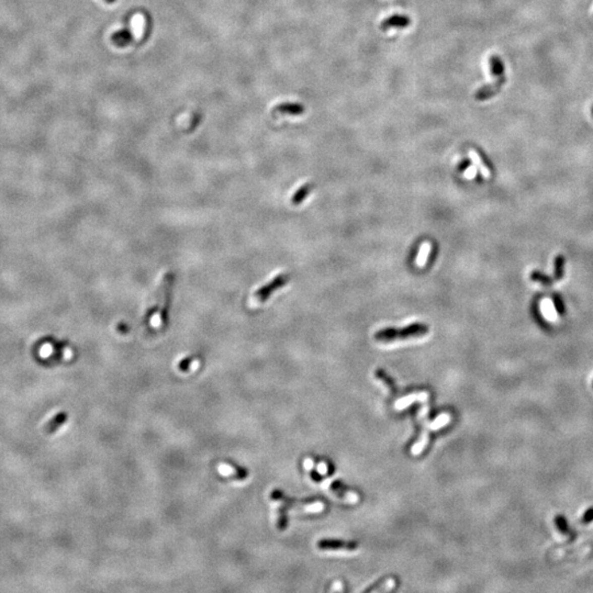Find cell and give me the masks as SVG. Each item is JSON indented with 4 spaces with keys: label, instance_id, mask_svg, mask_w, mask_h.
Instances as JSON below:
<instances>
[{
    "label": "cell",
    "instance_id": "9c48e42d",
    "mask_svg": "<svg viewBox=\"0 0 593 593\" xmlns=\"http://www.w3.org/2000/svg\"><path fill=\"white\" fill-rule=\"evenodd\" d=\"M305 110L306 109L302 104L295 102H283L278 104L275 108V111H277V112L289 115H300L302 113H305Z\"/></svg>",
    "mask_w": 593,
    "mask_h": 593
},
{
    "label": "cell",
    "instance_id": "d6986e66",
    "mask_svg": "<svg viewBox=\"0 0 593 593\" xmlns=\"http://www.w3.org/2000/svg\"><path fill=\"white\" fill-rule=\"evenodd\" d=\"M431 253V244L430 243H424L421 246V250H420V254L417 258V264L419 265L420 267H423L424 265L428 262V258L429 255Z\"/></svg>",
    "mask_w": 593,
    "mask_h": 593
},
{
    "label": "cell",
    "instance_id": "30bf717a",
    "mask_svg": "<svg viewBox=\"0 0 593 593\" xmlns=\"http://www.w3.org/2000/svg\"><path fill=\"white\" fill-rule=\"evenodd\" d=\"M428 399V393L426 392H417V393H412V394H407L405 395L404 398L398 400L397 402H395V409L397 410H402L404 407H406L407 405H410L411 403L414 402V401H419V400H425Z\"/></svg>",
    "mask_w": 593,
    "mask_h": 593
},
{
    "label": "cell",
    "instance_id": "44dd1931",
    "mask_svg": "<svg viewBox=\"0 0 593 593\" xmlns=\"http://www.w3.org/2000/svg\"><path fill=\"white\" fill-rule=\"evenodd\" d=\"M592 521H593V508H590L584 512V514L581 518V523L583 525H586V524L591 523Z\"/></svg>",
    "mask_w": 593,
    "mask_h": 593
},
{
    "label": "cell",
    "instance_id": "7402d4cb",
    "mask_svg": "<svg viewBox=\"0 0 593 593\" xmlns=\"http://www.w3.org/2000/svg\"><path fill=\"white\" fill-rule=\"evenodd\" d=\"M318 469H319V472L322 473V475H324V473L327 472V466H326V464H324V462H321V464L318 467Z\"/></svg>",
    "mask_w": 593,
    "mask_h": 593
},
{
    "label": "cell",
    "instance_id": "3957f363",
    "mask_svg": "<svg viewBox=\"0 0 593 593\" xmlns=\"http://www.w3.org/2000/svg\"><path fill=\"white\" fill-rule=\"evenodd\" d=\"M274 500L282 501L283 505L286 508H298L304 512H310V513H317L324 510V503L322 501H304V502H296L293 500H290L287 497L283 496L280 491H274L271 494Z\"/></svg>",
    "mask_w": 593,
    "mask_h": 593
},
{
    "label": "cell",
    "instance_id": "52a82bcc",
    "mask_svg": "<svg viewBox=\"0 0 593 593\" xmlns=\"http://www.w3.org/2000/svg\"><path fill=\"white\" fill-rule=\"evenodd\" d=\"M411 24V19L409 17L406 16H402V15H395L392 17H389L387 19H385L384 21L381 22L380 24V29L386 32L389 29H392V28H406L409 27Z\"/></svg>",
    "mask_w": 593,
    "mask_h": 593
},
{
    "label": "cell",
    "instance_id": "5b68a950",
    "mask_svg": "<svg viewBox=\"0 0 593 593\" xmlns=\"http://www.w3.org/2000/svg\"><path fill=\"white\" fill-rule=\"evenodd\" d=\"M505 83H506L505 75L496 78V80H494L493 83H491L489 85H486V86H484V87H481V88L476 90L475 99L478 101H485V100H487V99L493 98L494 96H497L499 94L500 90L502 89Z\"/></svg>",
    "mask_w": 593,
    "mask_h": 593
},
{
    "label": "cell",
    "instance_id": "cb8c5ba5",
    "mask_svg": "<svg viewBox=\"0 0 593 593\" xmlns=\"http://www.w3.org/2000/svg\"><path fill=\"white\" fill-rule=\"evenodd\" d=\"M104 2H107L108 4H113L115 0H104Z\"/></svg>",
    "mask_w": 593,
    "mask_h": 593
},
{
    "label": "cell",
    "instance_id": "8fae6325",
    "mask_svg": "<svg viewBox=\"0 0 593 593\" xmlns=\"http://www.w3.org/2000/svg\"><path fill=\"white\" fill-rule=\"evenodd\" d=\"M112 41L118 46L125 47L133 41V35L128 29H121L112 34Z\"/></svg>",
    "mask_w": 593,
    "mask_h": 593
},
{
    "label": "cell",
    "instance_id": "ffe728a7",
    "mask_svg": "<svg viewBox=\"0 0 593 593\" xmlns=\"http://www.w3.org/2000/svg\"><path fill=\"white\" fill-rule=\"evenodd\" d=\"M553 300H554V306H555L556 311H557V313L559 314V316H563V314H565V311H566V308H565L563 299L560 298V295H558L557 293H555L554 296H553Z\"/></svg>",
    "mask_w": 593,
    "mask_h": 593
},
{
    "label": "cell",
    "instance_id": "7a4b0ae2",
    "mask_svg": "<svg viewBox=\"0 0 593 593\" xmlns=\"http://www.w3.org/2000/svg\"><path fill=\"white\" fill-rule=\"evenodd\" d=\"M450 421V416L448 413H443L440 417H438L434 421H432L430 423L426 424L424 431L422 432L421 436H420L419 440L417 441V443L413 445L412 448H411V452L413 455H419L422 453V450L425 448L426 445L429 443V438H430V434L431 432L433 431H437L442 428H444L445 425L448 424Z\"/></svg>",
    "mask_w": 593,
    "mask_h": 593
},
{
    "label": "cell",
    "instance_id": "e0dca14e",
    "mask_svg": "<svg viewBox=\"0 0 593 593\" xmlns=\"http://www.w3.org/2000/svg\"><path fill=\"white\" fill-rule=\"evenodd\" d=\"M529 278H530V280H533L535 282H540L544 286H552L553 282H554V279L552 277L545 275L540 270H533L532 273L529 274Z\"/></svg>",
    "mask_w": 593,
    "mask_h": 593
},
{
    "label": "cell",
    "instance_id": "277c9868",
    "mask_svg": "<svg viewBox=\"0 0 593 593\" xmlns=\"http://www.w3.org/2000/svg\"><path fill=\"white\" fill-rule=\"evenodd\" d=\"M289 279H290L289 275L282 274V275L276 276L269 283H267V285H265L263 288L257 290L254 294V298L257 300V302H264L265 300H267L269 298L271 292L285 286L286 283L289 281Z\"/></svg>",
    "mask_w": 593,
    "mask_h": 593
},
{
    "label": "cell",
    "instance_id": "8992f818",
    "mask_svg": "<svg viewBox=\"0 0 593 593\" xmlns=\"http://www.w3.org/2000/svg\"><path fill=\"white\" fill-rule=\"evenodd\" d=\"M360 547L357 542L336 541V540H322L318 543V548L321 551H345L355 552Z\"/></svg>",
    "mask_w": 593,
    "mask_h": 593
},
{
    "label": "cell",
    "instance_id": "ac0fdd59",
    "mask_svg": "<svg viewBox=\"0 0 593 593\" xmlns=\"http://www.w3.org/2000/svg\"><path fill=\"white\" fill-rule=\"evenodd\" d=\"M564 266L565 257L563 255H557L554 262V277L556 280H561L564 277Z\"/></svg>",
    "mask_w": 593,
    "mask_h": 593
},
{
    "label": "cell",
    "instance_id": "9a60e30c",
    "mask_svg": "<svg viewBox=\"0 0 593 593\" xmlns=\"http://www.w3.org/2000/svg\"><path fill=\"white\" fill-rule=\"evenodd\" d=\"M375 376H376V378H377V379L381 380L382 382H384V384H385L386 386H388V388L390 389V391H391L393 394L397 393V391H398V387H397V385H395V382L393 381V379L391 378V377H389V376L387 375V373H386V372H384V370H380V369H379V370H377V372L375 373Z\"/></svg>",
    "mask_w": 593,
    "mask_h": 593
},
{
    "label": "cell",
    "instance_id": "ba28073f",
    "mask_svg": "<svg viewBox=\"0 0 593 593\" xmlns=\"http://www.w3.org/2000/svg\"><path fill=\"white\" fill-rule=\"evenodd\" d=\"M330 489H331V491L333 493H335L338 498H342V499L346 500V501H348V502L354 503V502H357L358 500H360V498H358V494L357 493L347 490L344 486H342L339 483H333L330 486Z\"/></svg>",
    "mask_w": 593,
    "mask_h": 593
},
{
    "label": "cell",
    "instance_id": "4fadbf2b",
    "mask_svg": "<svg viewBox=\"0 0 593 593\" xmlns=\"http://www.w3.org/2000/svg\"><path fill=\"white\" fill-rule=\"evenodd\" d=\"M395 580L393 578H386L381 581L375 583L374 585L367 588L365 592H381V591H390L394 588Z\"/></svg>",
    "mask_w": 593,
    "mask_h": 593
},
{
    "label": "cell",
    "instance_id": "7c38bea8",
    "mask_svg": "<svg viewBox=\"0 0 593 593\" xmlns=\"http://www.w3.org/2000/svg\"><path fill=\"white\" fill-rule=\"evenodd\" d=\"M489 65H490V73L492 77L494 78H498V77H501L505 75V67L502 60L500 58V56L498 55H492L489 60Z\"/></svg>",
    "mask_w": 593,
    "mask_h": 593
},
{
    "label": "cell",
    "instance_id": "5bb4252c",
    "mask_svg": "<svg viewBox=\"0 0 593 593\" xmlns=\"http://www.w3.org/2000/svg\"><path fill=\"white\" fill-rule=\"evenodd\" d=\"M555 526L561 534L570 535L572 540L574 539V537H576V535H574L571 532V529L569 528V525H568V522L564 515H557L555 517Z\"/></svg>",
    "mask_w": 593,
    "mask_h": 593
},
{
    "label": "cell",
    "instance_id": "2e32d148",
    "mask_svg": "<svg viewBox=\"0 0 593 593\" xmlns=\"http://www.w3.org/2000/svg\"><path fill=\"white\" fill-rule=\"evenodd\" d=\"M311 188H312V185H311V184H307V185H305V186H302V187H301V188H300L298 191H296V193H295V194L292 196V198H291V203H292V205H295V206L300 205V203H301L302 201H304V200L306 199L307 196H308L309 194H310Z\"/></svg>",
    "mask_w": 593,
    "mask_h": 593
},
{
    "label": "cell",
    "instance_id": "6da1fadb",
    "mask_svg": "<svg viewBox=\"0 0 593 593\" xmlns=\"http://www.w3.org/2000/svg\"><path fill=\"white\" fill-rule=\"evenodd\" d=\"M429 333V326L422 323H413L402 327V329H384L378 331L375 334V339L378 342H394L402 341L412 337H421Z\"/></svg>",
    "mask_w": 593,
    "mask_h": 593
},
{
    "label": "cell",
    "instance_id": "603a6c76",
    "mask_svg": "<svg viewBox=\"0 0 593 593\" xmlns=\"http://www.w3.org/2000/svg\"><path fill=\"white\" fill-rule=\"evenodd\" d=\"M469 166H470V163H469V160L465 159L464 162H462V163H460V164H459V169H460V170H464L465 168L469 167Z\"/></svg>",
    "mask_w": 593,
    "mask_h": 593
}]
</instances>
